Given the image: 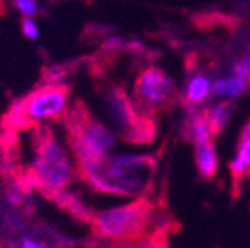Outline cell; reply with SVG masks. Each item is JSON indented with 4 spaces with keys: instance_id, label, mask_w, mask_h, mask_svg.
Wrapping results in <instances>:
<instances>
[{
    "instance_id": "obj_6",
    "label": "cell",
    "mask_w": 250,
    "mask_h": 248,
    "mask_svg": "<svg viewBox=\"0 0 250 248\" xmlns=\"http://www.w3.org/2000/svg\"><path fill=\"white\" fill-rule=\"evenodd\" d=\"M103 108L113 125L117 136L129 144H151L158 136V122L155 117L141 113L134 106L124 85H103Z\"/></svg>"
},
{
    "instance_id": "obj_9",
    "label": "cell",
    "mask_w": 250,
    "mask_h": 248,
    "mask_svg": "<svg viewBox=\"0 0 250 248\" xmlns=\"http://www.w3.org/2000/svg\"><path fill=\"white\" fill-rule=\"evenodd\" d=\"M250 90L245 71L242 70L238 61H233L229 66V73L219 77L212 82L210 94L214 97H240Z\"/></svg>"
},
{
    "instance_id": "obj_12",
    "label": "cell",
    "mask_w": 250,
    "mask_h": 248,
    "mask_svg": "<svg viewBox=\"0 0 250 248\" xmlns=\"http://www.w3.org/2000/svg\"><path fill=\"white\" fill-rule=\"evenodd\" d=\"M16 7L24 18H33L39 12V2L37 0H16Z\"/></svg>"
},
{
    "instance_id": "obj_11",
    "label": "cell",
    "mask_w": 250,
    "mask_h": 248,
    "mask_svg": "<svg viewBox=\"0 0 250 248\" xmlns=\"http://www.w3.org/2000/svg\"><path fill=\"white\" fill-rule=\"evenodd\" d=\"M236 109V104L229 99H224V101L217 103V104L210 106V108H205V118H207L208 132L210 136L219 137L224 132V128L228 127L229 120L233 118V113Z\"/></svg>"
},
{
    "instance_id": "obj_1",
    "label": "cell",
    "mask_w": 250,
    "mask_h": 248,
    "mask_svg": "<svg viewBox=\"0 0 250 248\" xmlns=\"http://www.w3.org/2000/svg\"><path fill=\"white\" fill-rule=\"evenodd\" d=\"M158 156L103 155L75 162V175L99 194L139 198L155 191Z\"/></svg>"
},
{
    "instance_id": "obj_4",
    "label": "cell",
    "mask_w": 250,
    "mask_h": 248,
    "mask_svg": "<svg viewBox=\"0 0 250 248\" xmlns=\"http://www.w3.org/2000/svg\"><path fill=\"white\" fill-rule=\"evenodd\" d=\"M70 85L58 80H49L39 85L20 101H16L4 118V128L16 132L20 128H31L45 122L61 120L68 108Z\"/></svg>"
},
{
    "instance_id": "obj_13",
    "label": "cell",
    "mask_w": 250,
    "mask_h": 248,
    "mask_svg": "<svg viewBox=\"0 0 250 248\" xmlns=\"http://www.w3.org/2000/svg\"><path fill=\"white\" fill-rule=\"evenodd\" d=\"M21 30H23L24 37H28V39H39V26H37L35 21L31 20V18H23L21 20Z\"/></svg>"
},
{
    "instance_id": "obj_2",
    "label": "cell",
    "mask_w": 250,
    "mask_h": 248,
    "mask_svg": "<svg viewBox=\"0 0 250 248\" xmlns=\"http://www.w3.org/2000/svg\"><path fill=\"white\" fill-rule=\"evenodd\" d=\"M75 177V165L66 147L49 125L31 127V162L24 172V186L39 189L47 198L58 200L68 194Z\"/></svg>"
},
{
    "instance_id": "obj_5",
    "label": "cell",
    "mask_w": 250,
    "mask_h": 248,
    "mask_svg": "<svg viewBox=\"0 0 250 248\" xmlns=\"http://www.w3.org/2000/svg\"><path fill=\"white\" fill-rule=\"evenodd\" d=\"M61 122L66 128V139L73 160H90L108 155L109 149L117 144V136L101 120L94 117V113L83 101H75L68 104L62 113Z\"/></svg>"
},
{
    "instance_id": "obj_15",
    "label": "cell",
    "mask_w": 250,
    "mask_h": 248,
    "mask_svg": "<svg viewBox=\"0 0 250 248\" xmlns=\"http://www.w3.org/2000/svg\"><path fill=\"white\" fill-rule=\"evenodd\" d=\"M240 66H242V70L245 71V77L247 80H249V85H250V47L249 49H245V52L242 54V58H240Z\"/></svg>"
},
{
    "instance_id": "obj_8",
    "label": "cell",
    "mask_w": 250,
    "mask_h": 248,
    "mask_svg": "<svg viewBox=\"0 0 250 248\" xmlns=\"http://www.w3.org/2000/svg\"><path fill=\"white\" fill-rule=\"evenodd\" d=\"M229 196L233 202H236L242 194L243 184L250 179V117L242 127L238 136V147L236 156L229 162Z\"/></svg>"
},
{
    "instance_id": "obj_14",
    "label": "cell",
    "mask_w": 250,
    "mask_h": 248,
    "mask_svg": "<svg viewBox=\"0 0 250 248\" xmlns=\"http://www.w3.org/2000/svg\"><path fill=\"white\" fill-rule=\"evenodd\" d=\"M18 248H58V247L40 243V241L31 240V238H23V240H21L20 243H18Z\"/></svg>"
},
{
    "instance_id": "obj_10",
    "label": "cell",
    "mask_w": 250,
    "mask_h": 248,
    "mask_svg": "<svg viewBox=\"0 0 250 248\" xmlns=\"http://www.w3.org/2000/svg\"><path fill=\"white\" fill-rule=\"evenodd\" d=\"M191 24L200 31H214V30H224L231 35L242 31V18L236 14H226V12L219 11H205L196 12L189 16Z\"/></svg>"
},
{
    "instance_id": "obj_3",
    "label": "cell",
    "mask_w": 250,
    "mask_h": 248,
    "mask_svg": "<svg viewBox=\"0 0 250 248\" xmlns=\"http://www.w3.org/2000/svg\"><path fill=\"white\" fill-rule=\"evenodd\" d=\"M165 196L155 198V191L136 198L132 202L92 213L90 231L96 238L106 241H129L143 236L164 221H156V213L165 210Z\"/></svg>"
},
{
    "instance_id": "obj_7",
    "label": "cell",
    "mask_w": 250,
    "mask_h": 248,
    "mask_svg": "<svg viewBox=\"0 0 250 248\" xmlns=\"http://www.w3.org/2000/svg\"><path fill=\"white\" fill-rule=\"evenodd\" d=\"M132 103L141 113L156 118L179 104V90L160 66L146 62L134 80Z\"/></svg>"
}]
</instances>
